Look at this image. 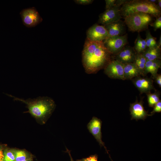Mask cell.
I'll return each instance as SVG.
<instances>
[{
    "label": "cell",
    "instance_id": "obj_1",
    "mask_svg": "<svg viewBox=\"0 0 161 161\" xmlns=\"http://www.w3.org/2000/svg\"><path fill=\"white\" fill-rule=\"evenodd\" d=\"M111 53L103 41L86 40L82 52V62L88 74L96 73L111 60Z\"/></svg>",
    "mask_w": 161,
    "mask_h": 161
},
{
    "label": "cell",
    "instance_id": "obj_2",
    "mask_svg": "<svg viewBox=\"0 0 161 161\" xmlns=\"http://www.w3.org/2000/svg\"><path fill=\"white\" fill-rule=\"evenodd\" d=\"M7 95L14 100L26 104L28 110L27 112L42 124L45 123L56 107L54 100L48 97H38L35 98L24 99L11 95Z\"/></svg>",
    "mask_w": 161,
    "mask_h": 161
},
{
    "label": "cell",
    "instance_id": "obj_3",
    "mask_svg": "<svg viewBox=\"0 0 161 161\" xmlns=\"http://www.w3.org/2000/svg\"><path fill=\"white\" fill-rule=\"evenodd\" d=\"M121 15L124 17L131 14L137 12L150 15L156 18L161 16V10L156 4L148 0H127L120 8Z\"/></svg>",
    "mask_w": 161,
    "mask_h": 161
},
{
    "label": "cell",
    "instance_id": "obj_4",
    "mask_svg": "<svg viewBox=\"0 0 161 161\" xmlns=\"http://www.w3.org/2000/svg\"><path fill=\"white\" fill-rule=\"evenodd\" d=\"M152 17L147 13H135L124 17V22L129 31L139 32L147 30L148 25L152 23Z\"/></svg>",
    "mask_w": 161,
    "mask_h": 161
},
{
    "label": "cell",
    "instance_id": "obj_5",
    "mask_svg": "<svg viewBox=\"0 0 161 161\" xmlns=\"http://www.w3.org/2000/svg\"><path fill=\"white\" fill-rule=\"evenodd\" d=\"M20 14L23 24L28 28L36 26L43 20L34 7L24 9L21 11Z\"/></svg>",
    "mask_w": 161,
    "mask_h": 161
},
{
    "label": "cell",
    "instance_id": "obj_6",
    "mask_svg": "<svg viewBox=\"0 0 161 161\" xmlns=\"http://www.w3.org/2000/svg\"><path fill=\"white\" fill-rule=\"evenodd\" d=\"M103 42L111 54L115 55L126 46L128 42L127 35L109 37Z\"/></svg>",
    "mask_w": 161,
    "mask_h": 161
},
{
    "label": "cell",
    "instance_id": "obj_7",
    "mask_svg": "<svg viewBox=\"0 0 161 161\" xmlns=\"http://www.w3.org/2000/svg\"><path fill=\"white\" fill-rule=\"evenodd\" d=\"M104 72L110 78L125 80L124 64L117 60H111L104 68Z\"/></svg>",
    "mask_w": 161,
    "mask_h": 161
},
{
    "label": "cell",
    "instance_id": "obj_8",
    "mask_svg": "<svg viewBox=\"0 0 161 161\" xmlns=\"http://www.w3.org/2000/svg\"><path fill=\"white\" fill-rule=\"evenodd\" d=\"M102 122L101 120L97 117H93L88 123L87 127L89 131L94 137L99 145L101 147H104L107 153L110 157L108 153V151L105 146L104 143L102 140V135L101 131V127Z\"/></svg>",
    "mask_w": 161,
    "mask_h": 161
},
{
    "label": "cell",
    "instance_id": "obj_9",
    "mask_svg": "<svg viewBox=\"0 0 161 161\" xmlns=\"http://www.w3.org/2000/svg\"><path fill=\"white\" fill-rule=\"evenodd\" d=\"M120 8L114 6L106 10L99 16V23L104 26L120 20L122 18Z\"/></svg>",
    "mask_w": 161,
    "mask_h": 161
},
{
    "label": "cell",
    "instance_id": "obj_10",
    "mask_svg": "<svg viewBox=\"0 0 161 161\" xmlns=\"http://www.w3.org/2000/svg\"><path fill=\"white\" fill-rule=\"evenodd\" d=\"M87 39L89 40L103 41L109 37L108 33L103 25H93L86 32Z\"/></svg>",
    "mask_w": 161,
    "mask_h": 161
},
{
    "label": "cell",
    "instance_id": "obj_11",
    "mask_svg": "<svg viewBox=\"0 0 161 161\" xmlns=\"http://www.w3.org/2000/svg\"><path fill=\"white\" fill-rule=\"evenodd\" d=\"M131 120H144L148 116H151L145 109L142 100L138 102L136 100L135 102L131 103L129 108Z\"/></svg>",
    "mask_w": 161,
    "mask_h": 161
},
{
    "label": "cell",
    "instance_id": "obj_12",
    "mask_svg": "<svg viewBox=\"0 0 161 161\" xmlns=\"http://www.w3.org/2000/svg\"><path fill=\"white\" fill-rule=\"evenodd\" d=\"M133 83L141 94H147L150 92L151 90L155 89L153 80L149 78L139 76L133 80Z\"/></svg>",
    "mask_w": 161,
    "mask_h": 161
},
{
    "label": "cell",
    "instance_id": "obj_13",
    "mask_svg": "<svg viewBox=\"0 0 161 161\" xmlns=\"http://www.w3.org/2000/svg\"><path fill=\"white\" fill-rule=\"evenodd\" d=\"M136 54L133 47L126 46L115 55V60L123 64L133 63Z\"/></svg>",
    "mask_w": 161,
    "mask_h": 161
},
{
    "label": "cell",
    "instance_id": "obj_14",
    "mask_svg": "<svg viewBox=\"0 0 161 161\" xmlns=\"http://www.w3.org/2000/svg\"><path fill=\"white\" fill-rule=\"evenodd\" d=\"M104 26L109 37L123 35L126 31L125 23L121 20Z\"/></svg>",
    "mask_w": 161,
    "mask_h": 161
},
{
    "label": "cell",
    "instance_id": "obj_15",
    "mask_svg": "<svg viewBox=\"0 0 161 161\" xmlns=\"http://www.w3.org/2000/svg\"><path fill=\"white\" fill-rule=\"evenodd\" d=\"M161 66L160 60L147 61L145 64L144 75L150 73L153 78H154L157 74L158 70L160 68Z\"/></svg>",
    "mask_w": 161,
    "mask_h": 161
},
{
    "label": "cell",
    "instance_id": "obj_16",
    "mask_svg": "<svg viewBox=\"0 0 161 161\" xmlns=\"http://www.w3.org/2000/svg\"><path fill=\"white\" fill-rule=\"evenodd\" d=\"M124 73L125 80L131 79L141 75L139 70L133 63L124 64Z\"/></svg>",
    "mask_w": 161,
    "mask_h": 161
},
{
    "label": "cell",
    "instance_id": "obj_17",
    "mask_svg": "<svg viewBox=\"0 0 161 161\" xmlns=\"http://www.w3.org/2000/svg\"><path fill=\"white\" fill-rule=\"evenodd\" d=\"M143 54L147 61L161 59V48L157 47L147 48Z\"/></svg>",
    "mask_w": 161,
    "mask_h": 161
},
{
    "label": "cell",
    "instance_id": "obj_18",
    "mask_svg": "<svg viewBox=\"0 0 161 161\" xmlns=\"http://www.w3.org/2000/svg\"><path fill=\"white\" fill-rule=\"evenodd\" d=\"M147 60L143 53H137L133 63L139 70L140 75H144L145 64Z\"/></svg>",
    "mask_w": 161,
    "mask_h": 161
},
{
    "label": "cell",
    "instance_id": "obj_19",
    "mask_svg": "<svg viewBox=\"0 0 161 161\" xmlns=\"http://www.w3.org/2000/svg\"><path fill=\"white\" fill-rule=\"evenodd\" d=\"M133 48L137 53H143L147 48L145 40L141 38L139 33L135 40Z\"/></svg>",
    "mask_w": 161,
    "mask_h": 161
},
{
    "label": "cell",
    "instance_id": "obj_20",
    "mask_svg": "<svg viewBox=\"0 0 161 161\" xmlns=\"http://www.w3.org/2000/svg\"><path fill=\"white\" fill-rule=\"evenodd\" d=\"M13 150L16 161H22L33 158L32 155L25 150L15 149Z\"/></svg>",
    "mask_w": 161,
    "mask_h": 161
},
{
    "label": "cell",
    "instance_id": "obj_21",
    "mask_svg": "<svg viewBox=\"0 0 161 161\" xmlns=\"http://www.w3.org/2000/svg\"><path fill=\"white\" fill-rule=\"evenodd\" d=\"M147 97L148 106L150 107H153L154 105L160 100L159 93L155 91L154 93L149 92L146 94Z\"/></svg>",
    "mask_w": 161,
    "mask_h": 161
},
{
    "label": "cell",
    "instance_id": "obj_22",
    "mask_svg": "<svg viewBox=\"0 0 161 161\" xmlns=\"http://www.w3.org/2000/svg\"><path fill=\"white\" fill-rule=\"evenodd\" d=\"M145 35L146 38L145 40L147 48H151L157 47L156 38L152 35L149 30H147Z\"/></svg>",
    "mask_w": 161,
    "mask_h": 161
},
{
    "label": "cell",
    "instance_id": "obj_23",
    "mask_svg": "<svg viewBox=\"0 0 161 161\" xmlns=\"http://www.w3.org/2000/svg\"><path fill=\"white\" fill-rule=\"evenodd\" d=\"M3 161H16L13 149L7 147L5 148Z\"/></svg>",
    "mask_w": 161,
    "mask_h": 161
},
{
    "label": "cell",
    "instance_id": "obj_24",
    "mask_svg": "<svg viewBox=\"0 0 161 161\" xmlns=\"http://www.w3.org/2000/svg\"><path fill=\"white\" fill-rule=\"evenodd\" d=\"M153 27L154 31L157 29L161 28V16L156 18V20L153 23L150 24Z\"/></svg>",
    "mask_w": 161,
    "mask_h": 161
},
{
    "label": "cell",
    "instance_id": "obj_25",
    "mask_svg": "<svg viewBox=\"0 0 161 161\" xmlns=\"http://www.w3.org/2000/svg\"><path fill=\"white\" fill-rule=\"evenodd\" d=\"M98 156L97 154H95L92 155L89 157H86L77 160L76 161H98Z\"/></svg>",
    "mask_w": 161,
    "mask_h": 161
},
{
    "label": "cell",
    "instance_id": "obj_26",
    "mask_svg": "<svg viewBox=\"0 0 161 161\" xmlns=\"http://www.w3.org/2000/svg\"><path fill=\"white\" fill-rule=\"evenodd\" d=\"M153 110L151 112V116L153 115L155 113L161 112V100H160L154 106Z\"/></svg>",
    "mask_w": 161,
    "mask_h": 161
},
{
    "label": "cell",
    "instance_id": "obj_27",
    "mask_svg": "<svg viewBox=\"0 0 161 161\" xmlns=\"http://www.w3.org/2000/svg\"><path fill=\"white\" fill-rule=\"evenodd\" d=\"M116 0H105L106 10L109 9L115 6Z\"/></svg>",
    "mask_w": 161,
    "mask_h": 161
},
{
    "label": "cell",
    "instance_id": "obj_28",
    "mask_svg": "<svg viewBox=\"0 0 161 161\" xmlns=\"http://www.w3.org/2000/svg\"><path fill=\"white\" fill-rule=\"evenodd\" d=\"M74 1L77 4L82 5H87L91 4L94 1L92 0H76Z\"/></svg>",
    "mask_w": 161,
    "mask_h": 161
},
{
    "label": "cell",
    "instance_id": "obj_29",
    "mask_svg": "<svg viewBox=\"0 0 161 161\" xmlns=\"http://www.w3.org/2000/svg\"><path fill=\"white\" fill-rule=\"evenodd\" d=\"M6 145L0 144V161H3L4 158V152Z\"/></svg>",
    "mask_w": 161,
    "mask_h": 161
},
{
    "label": "cell",
    "instance_id": "obj_30",
    "mask_svg": "<svg viewBox=\"0 0 161 161\" xmlns=\"http://www.w3.org/2000/svg\"><path fill=\"white\" fill-rule=\"evenodd\" d=\"M156 83L158 85L159 87H161V75L157 74L154 78Z\"/></svg>",
    "mask_w": 161,
    "mask_h": 161
},
{
    "label": "cell",
    "instance_id": "obj_31",
    "mask_svg": "<svg viewBox=\"0 0 161 161\" xmlns=\"http://www.w3.org/2000/svg\"><path fill=\"white\" fill-rule=\"evenodd\" d=\"M127 0H116L115 6L120 7V6L124 4Z\"/></svg>",
    "mask_w": 161,
    "mask_h": 161
},
{
    "label": "cell",
    "instance_id": "obj_32",
    "mask_svg": "<svg viewBox=\"0 0 161 161\" xmlns=\"http://www.w3.org/2000/svg\"><path fill=\"white\" fill-rule=\"evenodd\" d=\"M66 152L69 155V156L70 157V161H74V160H73V159L72 158V157L70 151L67 148H66Z\"/></svg>",
    "mask_w": 161,
    "mask_h": 161
},
{
    "label": "cell",
    "instance_id": "obj_33",
    "mask_svg": "<svg viewBox=\"0 0 161 161\" xmlns=\"http://www.w3.org/2000/svg\"><path fill=\"white\" fill-rule=\"evenodd\" d=\"M157 4L156 5L158 8L161 10V0H158L157 1Z\"/></svg>",
    "mask_w": 161,
    "mask_h": 161
},
{
    "label": "cell",
    "instance_id": "obj_34",
    "mask_svg": "<svg viewBox=\"0 0 161 161\" xmlns=\"http://www.w3.org/2000/svg\"><path fill=\"white\" fill-rule=\"evenodd\" d=\"M157 46L158 47L161 48V36L160 35L159 41L157 42Z\"/></svg>",
    "mask_w": 161,
    "mask_h": 161
},
{
    "label": "cell",
    "instance_id": "obj_35",
    "mask_svg": "<svg viewBox=\"0 0 161 161\" xmlns=\"http://www.w3.org/2000/svg\"><path fill=\"white\" fill-rule=\"evenodd\" d=\"M32 160H33V159L32 158V159H30L22 161H32Z\"/></svg>",
    "mask_w": 161,
    "mask_h": 161
}]
</instances>
